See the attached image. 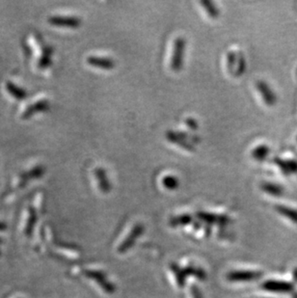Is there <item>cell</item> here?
<instances>
[{"instance_id":"ba28073f","label":"cell","mask_w":297,"mask_h":298,"mask_svg":"<svg viewBox=\"0 0 297 298\" xmlns=\"http://www.w3.org/2000/svg\"><path fill=\"white\" fill-rule=\"evenodd\" d=\"M87 63L94 67L103 69H112L116 66L114 59L104 56H95L92 55L87 58Z\"/></svg>"},{"instance_id":"44dd1931","label":"cell","mask_w":297,"mask_h":298,"mask_svg":"<svg viewBox=\"0 0 297 298\" xmlns=\"http://www.w3.org/2000/svg\"><path fill=\"white\" fill-rule=\"evenodd\" d=\"M192 216L189 214H182L178 215L176 217L171 218L170 220V225L172 227H179V226H185L188 225L192 222Z\"/></svg>"},{"instance_id":"ffe728a7","label":"cell","mask_w":297,"mask_h":298,"mask_svg":"<svg viewBox=\"0 0 297 298\" xmlns=\"http://www.w3.org/2000/svg\"><path fill=\"white\" fill-rule=\"evenodd\" d=\"M51 56H52V48L50 46H46L43 51V55L39 60V68L40 69H46L50 67L51 65Z\"/></svg>"},{"instance_id":"ac0fdd59","label":"cell","mask_w":297,"mask_h":298,"mask_svg":"<svg viewBox=\"0 0 297 298\" xmlns=\"http://www.w3.org/2000/svg\"><path fill=\"white\" fill-rule=\"evenodd\" d=\"M200 4L203 6V8L205 9L206 14L208 15V17L210 19H217L219 18V15H220V11L217 8V6L215 5L214 2L212 1H208V0H204V1H201Z\"/></svg>"},{"instance_id":"3957f363","label":"cell","mask_w":297,"mask_h":298,"mask_svg":"<svg viewBox=\"0 0 297 298\" xmlns=\"http://www.w3.org/2000/svg\"><path fill=\"white\" fill-rule=\"evenodd\" d=\"M47 22L52 26L69 29H77L81 25V20L77 17L52 16L47 19Z\"/></svg>"},{"instance_id":"4fadbf2b","label":"cell","mask_w":297,"mask_h":298,"mask_svg":"<svg viewBox=\"0 0 297 298\" xmlns=\"http://www.w3.org/2000/svg\"><path fill=\"white\" fill-rule=\"evenodd\" d=\"M261 189L268 195L273 197H281L284 195L285 189L280 184L271 183V182H263L261 184Z\"/></svg>"},{"instance_id":"5bb4252c","label":"cell","mask_w":297,"mask_h":298,"mask_svg":"<svg viewBox=\"0 0 297 298\" xmlns=\"http://www.w3.org/2000/svg\"><path fill=\"white\" fill-rule=\"evenodd\" d=\"M274 208L279 214L283 215L284 217L287 218L291 222L297 224V209L289 206H284V205H276Z\"/></svg>"},{"instance_id":"277c9868","label":"cell","mask_w":297,"mask_h":298,"mask_svg":"<svg viewBox=\"0 0 297 298\" xmlns=\"http://www.w3.org/2000/svg\"><path fill=\"white\" fill-rule=\"evenodd\" d=\"M256 88L260 93L263 103L267 106H273L277 103V96L271 87L265 81H259L256 82Z\"/></svg>"},{"instance_id":"484cf974","label":"cell","mask_w":297,"mask_h":298,"mask_svg":"<svg viewBox=\"0 0 297 298\" xmlns=\"http://www.w3.org/2000/svg\"><path fill=\"white\" fill-rule=\"evenodd\" d=\"M185 125L188 126L191 130H196L198 129V122L193 119V118H186L185 119Z\"/></svg>"},{"instance_id":"d4e9b609","label":"cell","mask_w":297,"mask_h":298,"mask_svg":"<svg viewBox=\"0 0 297 298\" xmlns=\"http://www.w3.org/2000/svg\"><path fill=\"white\" fill-rule=\"evenodd\" d=\"M184 272H187L188 275L196 276L197 278H199L200 280H204L206 278V274L205 271L200 269V268H196L193 266H188L184 269Z\"/></svg>"},{"instance_id":"8fae6325","label":"cell","mask_w":297,"mask_h":298,"mask_svg":"<svg viewBox=\"0 0 297 298\" xmlns=\"http://www.w3.org/2000/svg\"><path fill=\"white\" fill-rule=\"evenodd\" d=\"M94 175L98 181L99 188L103 193H108L111 190V184L108 180L107 174L102 167H98L94 170Z\"/></svg>"},{"instance_id":"d6986e66","label":"cell","mask_w":297,"mask_h":298,"mask_svg":"<svg viewBox=\"0 0 297 298\" xmlns=\"http://www.w3.org/2000/svg\"><path fill=\"white\" fill-rule=\"evenodd\" d=\"M161 184L168 190H176L180 186V181L174 175H166L162 178Z\"/></svg>"},{"instance_id":"8992f818","label":"cell","mask_w":297,"mask_h":298,"mask_svg":"<svg viewBox=\"0 0 297 298\" xmlns=\"http://www.w3.org/2000/svg\"><path fill=\"white\" fill-rule=\"evenodd\" d=\"M262 275L263 273L259 271H232L228 273L227 279L231 282H249L259 279Z\"/></svg>"},{"instance_id":"7c38bea8","label":"cell","mask_w":297,"mask_h":298,"mask_svg":"<svg viewBox=\"0 0 297 298\" xmlns=\"http://www.w3.org/2000/svg\"><path fill=\"white\" fill-rule=\"evenodd\" d=\"M273 162L285 175H291L297 173V161L275 158Z\"/></svg>"},{"instance_id":"cb8c5ba5","label":"cell","mask_w":297,"mask_h":298,"mask_svg":"<svg viewBox=\"0 0 297 298\" xmlns=\"http://www.w3.org/2000/svg\"><path fill=\"white\" fill-rule=\"evenodd\" d=\"M171 270L176 277V281H177V284L179 285V287H183L184 285V277H185L184 271L180 269L176 264L171 265Z\"/></svg>"},{"instance_id":"6da1fadb","label":"cell","mask_w":297,"mask_h":298,"mask_svg":"<svg viewBox=\"0 0 297 298\" xmlns=\"http://www.w3.org/2000/svg\"><path fill=\"white\" fill-rule=\"evenodd\" d=\"M166 138L169 142H171L173 144L186 150V151H189V152H194L195 151L193 145L191 144V141L196 142V143H199L201 141V138L199 137L198 135H191V134H187V133H183V132H176L173 130H168L166 132Z\"/></svg>"},{"instance_id":"4316f807","label":"cell","mask_w":297,"mask_h":298,"mask_svg":"<svg viewBox=\"0 0 297 298\" xmlns=\"http://www.w3.org/2000/svg\"><path fill=\"white\" fill-rule=\"evenodd\" d=\"M191 295L192 298H203L200 289L197 287H191Z\"/></svg>"},{"instance_id":"52a82bcc","label":"cell","mask_w":297,"mask_h":298,"mask_svg":"<svg viewBox=\"0 0 297 298\" xmlns=\"http://www.w3.org/2000/svg\"><path fill=\"white\" fill-rule=\"evenodd\" d=\"M262 287L267 291L272 292H281V293H287L293 290V285L283 282V281H275V280H269L264 282Z\"/></svg>"},{"instance_id":"2e32d148","label":"cell","mask_w":297,"mask_h":298,"mask_svg":"<svg viewBox=\"0 0 297 298\" xmlns=\"http://www.w3.org/2000/svg\"><path fill=\"white\" fill-rule=\"evenodd\" d=\"M6 88H7V91L9 92V94L12 95L16 100L22 101L27 97V92L23 88L20 87V86H17L11 81H8L6 83Z\"/></svg>"},{"instance_id":"7402d4cb","label":"cell","mask_w":297,"mask_h":298,"mask_svg":"<svg viewBox=\"0 0 297 298\" xmlns=\"http://www.w3.org/2000/svg\"><path fill=\"white\" fill-rule=\"evenodd\" d=\"M238 62V53L234 50H230L227 54V68L231 74H235V67Z\"/></svg>"},{"instance_id":"9a60e30c","label":"cell","mask_w":297,"mask_h":298,"mask_svg":"<svg viewBox=\"0 0 297 298\" xmlns=\"http://www.w3.org/2000/svg\"><path fill=\"white\" fill-rule=\"evenodd\" d=\"M87 275L91 277L92 279H94L95 281H97L101 285V287H103L104 290H106L108 293H110V292L112 293L114 291V286L112 284H110L105 279V277L102 273H99V272H88Z\"/></svg>"},{"instance_id":"5b68a950","label":"cell","mask_w":297,"mask_h":298,"mask_svg":"<svg viewBox=\"0 0 297 298\" xmlns=\"http://www.w3.org/2000/svg\"><path fill=\"white\" fill-rule=\"evenodd\" d=\"M143 232H144V226L142 224L135 225L132 228V230L130 231V233L127 235L126 240L120 244V246L118 248V251L122 253V254L128 251L131 248V246L133 245V243L136 241L138 238L143 234Z\"/></svg>"},{"instance_id":"e0dca14e","label":"cell","mask_w":297,"mask_h":298,"mask_svg":"<svg viewBox=\"0 0 297 298\" xmlns=\"http://www.w3.org/2000/svg\"><path fill=\"white\" fill-rule=\"evenodd\" d=\"M269 153H270L269 147L267 145L262 144V145L257 146L255 149L252 151V158L255 161H263L268 157Z\"/></svg>"},{"instance_id":"603a6c76","label":"cell","mask_w":297,"mask_h":298,"mask_svg":"<svg viewBox=\"0 0 297 298\" xmlns=\"http://www.w3.org/2000/svg\"><path fill=\"white\" fill-rule=\"evenodd\" d=\"M246 69V60L241 51L238 52V62H237V69L235 72L236 77H240L245 72Z\"/></svg>"},{"instance_id":"9c48e42d","label":"cell","mask_w":297,"mask_h":298,"mask_svg":"<svg viewBox=\"0 0 297 298\" xmlns=\"http://www.w3.org/2000/svg\"><path fill=\"white\" fill-rule=\"evenodd\" d=\"M50 104L46 100H40L39 102L31 104L23 114V119H29L37 113H44L49 110Z\"/></svg>"},{"instance_id":"83f0119b","label":"cell","mask_w":297,"mask_h":298,"mask_svg":"<svg viewBox=\"0 0 297 298\" xmlns=\"http://www.w3.org/2000/svg\"><path fill=\"white\" fill-rule=\"evenodd\" d=\"M293 280L297 283V268L293 270Z\"/></svg>"},{"instance_id":"30bf717a","label":"cell","mask_w":297,"mask_h":298,"mask_svg":"<svg viewBox=\"0 0 297 298\" xmlns=\"http://www.w3.org/2000/svg\"><path fill=\"white\" fill-rule=\"evenodd\" d=\"M197 217L201 219L203 222L207 224H217V225H226L229 222V217L226 215H217L214 213H209L205 211H200L197 213Z\"/></svg>"},{"instance_id":"7a4b0ae2","label":"cell","mask_w":297,"mask_h":298,"mask_svg":"<svg viewBox=\"0 0 297 298\" xmlns=\"http://www.w3.org/2000/svg\"><path fill=\"white\" fill-rule=\"evenodd\" d=\"M185 46H186L185 39L183 37H178L174 43L173 51H172L171 61H170L172 70L178 72L183 69Z\"/></svg>"},{"instance_id":"f1b7e54d","label":"cell","mask_w":297,"mask_h":298,"mask_svg":"<svg viewBox=\"0 0 297 298\" xmlns=\"http://www.w3.org/2000/svg\"><path fill=\"white\" fill-rule=\"evenodd\" d=\"M292 298H297V293H293V295H292Z\"/></svg>"}]
</instances>
